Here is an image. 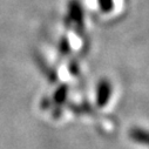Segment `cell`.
Here are the masks:
<instances>
[{
    "instance_id": "3957f363",
    "label": "cell",
    "mask_w": 149,
    "mask_h": 149,
    "mask_svg": "<svg viewBox=\"0 0 149 149\" xmlns=\"http://www.w3.org/2000/svg\"><path fill=\"white\" fill-rule=\"evenodd\" d=\"M130 136L135 141H139L140 143L149 144V132H146V130L140 129V128H135L130 132Z\"/></svg>"
},
{
    "instance_id": "7a4b0ae2",
    "label": "cell",
    "mask_w": 149,
    "mask_h": 149,
    "mask_svg": "<svg viewBox=\"0 0 149 149\" xmlns=\"http://www.w3.org/2000/svg\"><path fill=\"white\" fill-rule=\"evenodd\" d=\"M69 15L70 18L74 20V21H77L79 25L82 24V8L80 7V5L77 3V1H73L69 6Z\"/></svg>"
},
{
    "instance_id": "277c9868",
    "label": "cell",
    "mask_w": 149,
    "mask_h": 149,
    "mask_svg": "<svg viewBox=\"0 0 149 149\" xmlns=\"http://www.w3.org/2000/svg\"><path fill=\"white\" fill-rule=\"evenodd\" d=\"M97 3L101 12L103 13H109L114 7V0H97Z\"/></svg>"
},
{
    "instance_id": "6da1fadb",
    "label": "cell",
    "mask_w": 149,
    "mask_h": 149,
    "mask_svg": "<svg viewBox=\"0 0 149 149\" xmlns=\"http://www.w3.org/2000/svg\"><path fill=\"white\" fill-rule=\"evenodd\" d=\"M111 94V85L108 80L103 79L99 82L97 88H96V103L100 107H103L108 100L110 99Z\"/></svg>"
}]
</instances>
